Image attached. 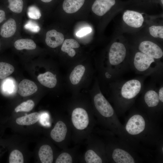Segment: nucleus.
<instances>
[{
	"mask_svg": "<svg viewBox=\"0 0 163 163\" xmlns=\"http://www.w3.org/2000/svg\"><path fill=\"white\" fill-rule=\"evenodd\" d=\"M123 125L125 134L139 153L146 150L142 144L157 147L163 144V132L160 123L149 117L138 107H132Z\"/></svg>",
	"mask_w": 163,
	"mask_h": 163,
	"instance_id": "1",
	"label": "nucleus"
},
{
	"mask_svg": "<svg viewBox=\"0 0 163 163\" xmlns=\"http://www.w3.org/2000/svg\"><path fill=\"white\" fill-rule=\"evenodd\" d=\"M145 77L142 75L128 80L119 79L111 84L112 101L118 116L123 115L133 107L143 90Z\"/></svg>",
	"mask_w": 163,
	"mask_h": 163,
	"instance_id": "2",
	"label": "nucleus"
},
{
	"mask_svg": "<svg viewBox=\"0 0 163 163\" xmlns=\"http://www.w3.org/2000/svg\"><path fill=\"white\" fill-rule=\"evenodd\" d=\"M108 57L104 76L107 79L113 82L119 79L130 69L126 46L122 42L113 43L110 47Z\"/></svg>",
	"mask_w": 163,
	"mask_h": 163,
	"instance_id": "3",
	"label": "nucleus"
},
{
	"mask_svg": "<svg viewBox=\"0 0 163 163\" xmlns=\"http://www.w3.org/2000/svg\"><path fill=\"white\" fill-rule=\"evenodd\" d=\"M130 69L136 74L145 76H150L153 81H162L163 62L160 60L153 58L139 51L135 53L131 59L129 58Z\"/></svg>",
	"mask_w": 163,
	"mask_h": 163,
	"instance_id": "4",
	"label": "nucleus"
},
{
	"mask_svg": "<svg viewBox=\"0 0 163 163\" xmlns=\"http://www.w3.org/2000/svg\"><path fill=\"white\" fill-rule=\"evenodd\" d=\"M153 82L144 87L139 99L138 108L150 118L160 123L163 114V103L159 99L158 87Z\"/></svg>",
	"mask_w": 163,
	"mask_h": 163,
	"instance_id": "5",
	"label": "nucleus"
},
{
	"mask_svg": "<svg viewBox=\"0 0 163 163\" xmlns=\"http://www.w3.org/2000/svg\"><path fill=\"white\" fill-rule=\"evenodd\" d=\"M113 139L105 147L108 161L115 163H135L142 159L132 148L117 137Z\"/></svg>",
	"mask_w": 163,
	"mask_h": 163,
	"instance_id": "6",
	"label": "nucleus"
},
{
	"mask_svg": "<svg viewBox=\"0 0 163 163\" xmlns=\"http://www.w3.org/2000/svg\"><path fill=\"white\" fill-rule=\"evenodd\" d=\"M71 120L74 128L78 131L86 129L90 123V117L86 110L81 107H77L72 112Z\"/></svg>",
	"mask_w": 163,
	"mask_h": 163,
	"instance_id": "7",
	"label": "nucleus"
},
{
	"mask_svg": "<svg viewBox=\"0 0 163 163\" xmlns=\"http://www.w3.org/2000/svg\"><path fill=\"white\" fill-rule=\"evenodd\" d=\"M140 52L153 58L160 60L163 56L162 48L157 44L150 40H144L138 46Z\"/></svg>",
	"mask_w": 163,
	"mask_h": 163,
	"instance_id": "8",
	"label": "nucleus"
},
{
	"mask_svg": "<svg viewBox=\"0 0 163 163\" xmlns=\"http://www.w3.org/2000/svg\"><path fill=\"white\" fill-rule=\"evenodd\" d=\"M84 160L87 163H102L108 161L104 145L96 149H89L85 152Z\"/></svg>",
	"mask_w": 163,
	"mask_h": 163,
	"instance_id": "9",
	"label": "nucleus"
},
{
	"mask_svg": "<svg viewBox=\"0 0 163 163\" xmlns=\"http://www.w3.org/2000/svg\"><path fill=\"white\" fill-rule=\"evenodd\" d=\"M123 19L127 25L134 28L140 27L144 21L143 17L141 13L137 11L129 10L124 12Z\"/></svg>",
	"mask_w": 163,
	"mask_h": 163,
	"instance_id": "10",
	"label": "nucleus"
},
{
	"mask_svg": "<svg viewBox=\"0 0 163 163\" xmlns=\"http://www.w3.org/2000/svg\"><path fill=\"white\" fill-rule=\"evenodd\" d=\"M115 0H95L91 6L93 12L97 15L102 16L115 4Z\"/></svg>",
	"mask_w": 163,
	"mask_h": 163,
	"instance_id": "11",
	"label": "nucleus"
},
{
	"mask_svg": "<svg viewBox=\"0 0 163 163\" xmlns=\"http://www.w3.org/2000/svg\"><path fill=\"white\" fill-rule=\"evenodd\" d=\"M68 128L66 123L62 120L58 121L50 132L52 139L57 142L64 141L66 136Z\"/></svg>",
	"mask_w": 163,
	"mask_h": 163,
	"instance_id": "12",
	"label": "nucleus"
},
{
	"mask_svg": "<svg viewBox=\"0 0 163 163\" xmlns=\"http://www.w3.org/2000/svg\"><path fill=\"white\" fill-rule=\"evenodd\" d=\"M64 40V35L55 30H50L46 33L45 43L50 48H55L59 46L63 43Z\"/></svg>",
	"mask_w": 163,
	"mask_h": 163,
	"instance_id": "13",
	"label": "nucleus"
},
{
	"mask_svg": "<svg viewBox=\"0 0 163 163\" xmlns=\"http://www.w3.org/2000/svg\"><path fill=\"white\" fill-rule=\"evenodd\" d=\"M19 94L23 97H27L35 93L38 88L33 82L24 79L21 81L18 85Z\"/></svg>",
	"mask_w": 163,
	"mask_h": 163,
	"instance_id": "14",
	"label": "nucleus"
},
{
	"mask_svg": "<svg viewBox=\"0 0 163 163\" xmlns=\"http://www.w3.org/2000/svg\"><path fill=\"white\" fill-rule=\"evenodd\" d=\"M17 30V24L15 20L10 18L2 25L0 31V35L4 38L12 37L15 34Z\"/></svg>",
	"mask_w": 163,
	"mask_h": 163,
	"instance_id": "15",
	"label": "nucleus"
},
{
	"mask_svg": "<svg viewBox=\"0 0 163 163\" xmlns=\"http://www.w3.org/2000/svg\"><path fill=\"white\" fill-rule=\"evenodd\" d=\"M85 1V0H64L62 8L67 13H75L82 7Z\"/></svg>",
	"mask_w": 163,
	"mask_h": 163,
	"instance_id": "16",
	"label": "nucleus"
},
{
	"mask_svg": "<svg viewBox=\"0 0 163 163\" xmlns=\"http://www.w3.org/2000/svg\"><path fill=\"white\" fill-rule=\"evenodd\" d=\"M37 78L41 84L49 88H53L57 84V81L56 76L50 72H47L39 75Z\"/></svg>",
	"mask_w": 163,
	"mask_h": 163,
	"instance_id": "17",
	"label": "nucleus"
},
{
	"mask_svg": "<svg viewBox=\"0 0 163 163\" xmlns=\"http://www.w3.org/2000/svg\"><path fill=\"white\" fill-rule=\"evenodd\" d=\"M38 155L42 163H51L53 162V151L51 147L49 145H44L40 147Z\"/></svg>",
	"mask_w": 163,
	"mask_h": 163,
	"instance_id": "18",
	"label": "nucleus"
},
{
	"mask_svg": "<svg viewBox=\"0 0 163 163\" xmlns=\"http://www.w3.org/2000/svg\"><path fill=\"white\" fill-rule=\"evenodd\" d=\"M79 46V44L75 40L66 39L63 43L61 50L62 51L67 53L69 56L73 57L76 54L74 48H77Z\"/></svg>",
	"mask_w": 163,
	"mask_h": 163,
	"instance_id": "19",
	"label": "nucleus"
},
{
	"mask_svg": "<svg viewBox=\"0 0 163 163\" xmlns=\"http://www.w3.org/2000/svg\"><path fill=\"white\" fill-rule=\"evenodd\" d=\"M40 114L35 112L24 116L18 118L16 120V123L20 125L29 126L36 123L39 120Z\"/></svg>",
	"mask_w": 163,
	"mask_h": 163,
	"instance_id": "20",
	"label": "nucleus"
},
{
	"mask_svg": "<svg viewBox=\"0 0 163 163\" xmlns=\"http://www.w3.org/2000/svg\"><path fill=\"white\" fill-rule=\"evenodd\" d=\"M14 45L18 50H33L36 48V45L34 40L28 38L18 39L15 42Z\"/></svg>",
	"mask_w": 163,
	"mask_h": 163,
	"instance_id": "21",
	"label": "nucleus"
},
{
	"mask_svg": "<svg viewBox=\"0 0 163 163\" xmlns=\"http://www.w3.org/2000/svg\"><path fill=\"white\" fill-rule=\"evenodd\" d=\"M5 4L12 12L19 14L23 11L24 5V0H5Z\"/></svg>",
	"mask_w": 163,
	"mask_h": 163,
	"instance_id": "22",
	"label": "nucleus"
},
{
	"mask_svg": "<svg viewBox=\"0 0 163 163\" xmlns=\"http://www.w3.org/2000/svg\"><path fill=\"white\" fill-rule=\"evenodd\" d=\"M85 70L84 66L79 65L76 66L71 72L69 79L72 84H77L80 82Z\"/></svg>",
	"mask_w": 163,
	"mask_h": 163,
	"instance_id": "23",
	"label": "nucleus"
},
{
	"mask_svg": "<svg viewBox=\"0 0 163 163\" xmlns=\"http://www.w3.org/2000/svg\"><path fill=\"white\" fill-rule=\"evenodd\" d=\"M14 70V66L6 62H0V79H4L12 74Z\"/></svg>",
	"mask_w": 163,
	"mask_h": 163,
	"instance_id": "24",
	"label": "nucleus"
},
{
	"mask_svg": "<svg viewBox=\"0 0 163 163\" xmlns=\"http://www.w3.org/2000/svg\"><path fill=\"white\" fill-rule=\"evenodd\" d=\"M34 106V103L31 100L24 102L17 106L14 109L15 112H28L31 110Z\"/></svg>",
	"mask_w": 163,
	"mask_h": 163,
	"instance_id": "25",
	"label": "nucleus"
},
{
	"mask_svg": "<svg viewBox=\"0 0 163 163\" xmlns=\"http://www.w3.org/2000/svg\"><path fill=\"white\" fill-rule=\"evenodd\" d=\"M9 161L10 163H24V157L22 153L18 150H13L10 154Z\"/></svg>",
	"mask_w": 163,
	"mask_h": 163,
	"instance_id": "26",
	"label": "nucleus"
},
{
	"mask_svg": "<svg viewBox=\"0 0 163 163\" xmlns=\"http://www.w3.org/2000/svg\"><path fill=\"white\" fill-rule=\"evenodd\" d=\"M150 34L155 38H163V26L152 25L149 28Z\"/></svg>",
	"mask_w": 163,
	"mask_h": 163,
	"instance_id": "27",
	"label": "nucleus"
},
{
	"mask_svg": "<svg viewBox=\"0 0 163 163\" xmlns=\"http://www.w3.org/2000/svg\"><path fill=\"white\" fill-rule=\"evenodd\" d=\"M27 14L29 18L34 20L39 19L41 16L39 9L35 5L31 6L28 8Z\"/></svg>",
	"mask_w": 163,
	"mask_h": 163,
	"instance_id": "28",
	"label": "nucleus"
},
{
	"mask_svg": "<svg viewBox=\"0 0 163 163\" xmlns=\"http://www.w3.org/2000/svg\"><path fill=\"white\" fill-rule=\"evenodd\" d=\"M72 162V156L67 152H63L60 154L55 161L56 163H71Z\"/></svg>",
	"mask_w": 163,
	"mask_h": 163,
	"instance_id": "29",
	"label": "nucleus"
},
{
	"mask_svg": "<svg viewBox=\"0 0 163 163\" xmlns=\"http://www.w3.org/2000/svg\"><path fill=\"white\" fill-rule=\"evenodd\" d=\"M25 27L26 29L34 32H37L40 30V28L38 25L30 21L27 22L25 25Z\"/></svg>",
	"mask_w": 163,
	"mask_h": 163,
	"instance_id": "30",
	"label": "nucleus"
},
{
	"mask_svg": "<svg viewBox=\"0 0 163 163\" xmlns=\"http://www.w3.org/2000/svg\"><path fill=\"white\" fill-rule=\"evenodd\" d=\"M91 31L92 29L90 27L83 28L76 33V35L78 37H82L91 33Z\"/></svg>",
	"mask_w": 163,
	"mask_h": 163,
	"instance_id": "31",
	"label": "nucleus"
},
{
	"mask_svg": "<svg viewBox=\"0 0 163 163\" xmlns=\"http://www.w3.org/2000/svg\"><path fill=\"white\" fill-rule=\"evenodd\" d=\"M158 93L160 101L163 103V84L162 81L161 82L160 85L158 87Z\"/></svg>",
	"mask_w": 163,
	"mask_h": 163,
	"instance_id": "32",
	"label": "nucleus"
},
{
	"mask_svg": "<svg viewBox=\"0 0 163 163\" xmlns=\"http://www.w3.org/2000/svg\"><path fill=\"white\" fill-rule=\"evenodd\" d=\"M6 13L5 11L0 8V24L2 23L5 19Z\"/></svg>",
	"mask_w": 163,
	"mask_h": 163,
	"instance_id": "33",
	"label": "nucleus"
},
{
	"mask_svg": "<svg viewBox=\"0 0 163 163\" xmlns=\"http://www.w3.org/2000/svg\"><path fill=\"white\" fill-rule=\"evenodd\" d=\"M40 2L43 3L48 4L52 2L53 0H38Z\"/></svg>",
	"mask_w": 163,
	"mask_h": 163,
	"instance_id": "34",
	"label": "nucleus"
},
{
	"mask_svg": "<svg viewBox=\"0 0 163 163\" xmlns=\"http://www.w3.org/2000/svg\"><path fill=\"white\" fill-rule=\"evenodd\" d=\"M161 3L162 4H163V0H161Z\"/></svg>",
	"mask_w": 163,
	"mask_h": 163,
	"instance_id": "35",
	"label": "nucleus"
}]
</instances>
